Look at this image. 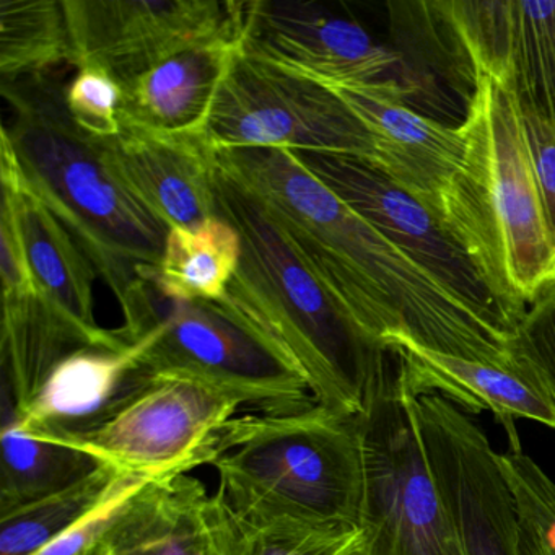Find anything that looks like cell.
Instances as JSON below:
<instances>
[{"label":"cell","mask_w":555,"mask_h":555,"mask_svg":"<svg viewBox=\"0 0 555 555\" xmlns=\"http://www.w3.org/2000/svg\"><path fill=\"white\" fill-rule=\"evenodd\" d=\"M240 48L242 40L230 38L199 44L122 83V125L206 135L214 100Z\"/></svg>","instance_id":"44dd1931"},{"label":"cell","mask_w":555,"mask_h":555,"mask_svg":"<svg viewBox=\"0 0 555 555\" xmlns=\"http://www.w3.org/2000/svg\"><path fill=\"white\" fill-rule=\"evenodd\" d=\"M67 113L80 131L106 141L122 129L121 83L99 67H82L64 87Z\"/></svg>","instance_id":"83f0119b"},{"label":"cell","mask_w":555,"mask_h":555,"mask_svg":"<svg viewBox=\"0 0 555 555\" xmlns=\"http://www.w3.org/2000/svg\"><path fill=\"white\" fill-rule=\"evenodd\" d=\"M311 274L373 337L464 359L506 362L512 336L482 320L402 255L284 149H217Z\"/></svg>","instance_id":"6da1fadb"},{"label":"cell","mask_w":555,"mask_h":555,"mask_svg":"<svg viewBox=\"0 0 555 555\" xmlns=\"http://www.w3.org/2000/svg\"><path fill=\"white\" fill-rule=\"evenodd\" d=\"M242 51L317 82L399 90L411 103L435 90L392 44L311 2L246 0Z\"/></svg>","instance_id":"7c38bea8"},{"label":"cell","mask_w":555,"mask_h":555,"mask_svg":"<svg viewBox=\"0 0 555 555\" xmlns=\"http://www.w3.org/2000/svg\"><path fill=\"white\" fill-rule=\"evenodd\" d=\"M509 356L534 373L555 404V284L529 305L516 324Z\"/></svg>","instance_id":"f1b7e54d"},{"label":"cell","mask_w":555,"mask_h":555,"mask_svg":"<svg viewBox=\"0 0 555 555\" xmlns=\"http://www.w3.org/2000/svg\"><path fill=\"white\" fill-rule=\"evenodd\" d=\"M128 474L102 464L74 486L0 516V555H35L102 505Z\"/></svg>","instance_id":"d4e9b609"},{"label":"cell","mask_w":555,"mask_h":555,"mask_svg":"<svg viewBox=\"0 0 555 555\" xmlns=\"http://www.w3.org/2000/svg\"><path fill=\"white\" fill-rule=\"evenodd\" d=\"M518 112L545 217L555 240V119L534 109L518 108Z\"/></svg>","instance_id":"4dcf8cb0"},{"label":"cell","mask_w":555,"mask_h":555,"mask_svg":"<svg viewBox=\"0 0 555 555\" xmlns=\"http://www.w3.org/2000/svg\"><path fill=\"white\" fill-rule=\"evenodd\" d=\"M217 500L225 555H362L360 528L248 521L233 515L219 496Z\"/></svg>","instance_id":"484cf974"},{"label":"cell","mask_w":555,"mask_h":555,"mask_svg":"<svg viewBox=\"0 0 555 555\" xmlns=\"http://www.w3.org/2000/svg\"><path fill=\"white\" fill-rule=\"evenodd\" d=\"M392 47L438 90L464 99L479 77L518 108L555 119V0H424L388 4Z\"/></svg>","instance_id":"8992f818"},{"label":"cell","mask_w":555,"mask_h":555,"mask_svg":"<svg viewBox=\"0 0 555 555\" xmlns=\"http://www.w3.org/2000/svg\"><path fill=\"white\" fill-rule=\"evenodd\" d=\"M398 352L409 388L415 396L441 395L469 412L487 411L496 418L509 450L521 451L516 422L532 421L555 428V404L534 373L515 359L506 362L464 359L399 340Z\"/></svg>","instance_id":"e0dca14e"},{"label":"cell","mask_w":555,"mask_h":555,"mask_svg":"<svg viewBox=\"0 0 555 555\" xmlns=\"http://www.w3.org/2000/svg\"><path fill=\"white\" fill-rule=\"evenodd\" d=\"M0 395L9 398L15 414H22L37 398L54 366L70 353L90 346H118L96 343L70 324L44 297L28 264L14 203L5 193L0 206Z\"/></svg>","instance_id":"5bb4252c"},{"label":"cell","mask_w":555,"mask_h":555,"mask_svg":"<svg viewBox=\"0 0 555 555\" xmlns=\"http://www.w3.org/2000/svg\"><path fill=\"white\" fill-rule=\"evenodd\" d=\"M288 152L448 294L512 336L515 321L438 210L363 158L330 152Z\"/></svg>","instance_id":"8fae6325"},{"label":"cell","mask_w":555,"mask_h":555,"mask_svg":"<svg viewBox=\"0 0 555 555\" xmlns=\"http://www.w3.org/2000/svg\"><path fill=\"white\" fill-rule=\"evenodd\" d=\"M206 138L217 149L330 152L373 162V141L349 106L320 83L243 53L214 100Z\"/></svg>","instance_id":"30bf717a"},{"label":"cell","mask_w":555,"mask_h":555,"mask_svg":"<svg viewBox=\"0 0 555 555\" xmlns=\"http://www.w3.org/2000/svg\"><path fill=\"white\" fill-rule=\"evenodd\" d=\"M147 477L126 476L115 492L95 509L83 516L69 531L64 532L56 541L48 544L35 555H96L100 542L105 535L106 529L118 515L121 506L128 502L132 493L138 492Z\"/></svg>","instance_id":"f546056e"},{"label":"cell","mask_w":555,"mask_h":555,"mask_svg":"<svg viewBox=\"0 0 555 555\" xmlns=\"http://www.w3.org/2000/svg\"><path fill=\"white\" fill-rule=\"evenodd\" d=\"M119 305V334L138 347L145 372L219 386L258 412L314 401L305 376L219 304L171 300L138 279Z\"/></svg>","instance_id":"52a82bcc"},{"label":"cell","mask_w":555,"mask_h":555,"mask_svg":"<svg viewBox=\"0 0 555 555\" xmlns=\"http://www.w3.org/2000/svg\"><path fill=\"white\" fill-rule=\"evenodd\" d=\"M318 83L339 96L372 135L375 154L370 164L440 212L441 197L463 168L466 155L461 126L424 115L399 90Z\"/></svg>","instance_id":"9a60e30c"},{"label":"cell","mask_w":555,"mask_h":555,"mask_svg":"<svg viewBox=\"0 0 555 555\" xmlns=\"http://www.w3.org/2000/svg\"><path fill=\"white\" fill-rule=\"evenodd\" d=\"M0 181L11 196L27 251L28 264L51 305L77 330L105 346L125 343L118 330L100 326L93 285L95 266L66 227L27 186L8 135L0 132Z\"/></svg>","instance_id":"ac0fdd59"},{"label":"cell","mask_w":555,"mask_h":555,"mask_svg":"<svg viewBox=\"0 0 555 555\" xmlns=\"http://www.w3.org/2000/svg\"><path fill=\"white\" fill-rule=\"evenodd\" d=\"M56 74L0 83L12 121L2 126L22 177L66 227L119 304L160 261L170 230L106 164L99 139L77 128Z\"/></svg>","instance_id":"3957f363"},{"label":"cell","mask_w":555,"mask_h":555,"mask_svg":"<svg viewBox=\"0 0 555 555\" xmlns=\"http://www.w3.org/2000/svg\"><path fill=\"white\" fill-rule=\"evenodd\" d=\"M96 555H225L219 500L188 474L147 480L121 506Z\"/></svg>","instance_id":"d6986e66"},{"label":"cell","mask_w":555,"mask_h":555,"mask_svg":"<svg viewBox=\"0 0 555 555\" xmlns=\"http://www.w3.org/2000/svg\"><path fill=\"white\" fill-rule=\"evenodd\" d=\"M216 495L242 519L360 528L363 456L357 415L317 401L235 417L212 463Z\"/></svg>","instance_id":"5b68a950"},{"label":"cell","mask_w":555,"mask_h":555,"mask_svg":"<svg viewBox=\"0 0 555 555\" xmlns=\"http://www.w3.org/2000/svg\"><path fill=\"white\" fill-rule=\"evenodd\" d=\"M518 515V555H555V482L521 451L499 453Z\"/></svg>","instance_id":"4316f807"},{"label":"cell","mask_w":555,"mask_h":555,"mask_svg":"<svg viewBox=\"0 0 555 555\" xmlns=\"http://www.w3.org/2000/svg\"><path fill=\"white\" fill-rule=\"evenodd\" d=\"M463 168L440 216L515 324L555 284V240L513 96L479 77L464 106Z\"/></svg>","instance_id":"277c9868"},{"label":"cell","mask_w":555,"mask_h":555,"mask_svg":"<svg viewBox=\"0 0 555 555\" xmlns=\"http://www.w3.org/2000/svg\"><path fill=\"white\" fill-rule=\"evenodd\" d=\"M0 516L61 492L95 473L102 463L79 448L25 434L0 405Z\"/></svg>","instance_id":"603a6c76"},{"label":"cell","mask_w":555,"mask_h":555,"mask_svg":"<svg viewBox=\"0 0 555 555\" xmlns=\"http://www.w3.org/2000/svg\"><path fill=\"white\" fill-rule=\"evenodd\" d=\"M139 359L141 352L128 340L118 347H83L54 366L22 414H15L8 398H0V405L25 434L64 440L99 424L142 383L149 372Z\"/></svg>","instance_id":"ffe728a7"},{"label":"cell","mask_w":555,"mask_h":555,"mask_svg":"<svg viewBox=\"0 0 555 555\" xmlns=\"http://www.w3.org/2000/svg\"><path fill=\"white\" fill-rule=\"evenodd\" d=\"M73 66L63 0H0V83Z\"/></svg>","instance_id":"cb8c5ba5"},{"label":"cell","mask_w":555,"mask_h":555,"mask_svg":"<svg viewBox=\"0 0 555 555\" xmlns=\"http://www.w3.org/2000/svg\"><path fill=\"white\" fill-rule=\"evenodd\" d=\"M100 145L113 173L168 230L217 217L216 151L206 135L122 125Z\"/></svg>","instance_id":"2e32d148"},{"label":"cell","mask_w":555,"mask_h":555,"mask_svg":"<svg viewBox=\"0 0 555 555\" xmlns=\"http://www.w3.org/2000/svg\"><path fill=\"white\" fill-rule=\"evenodd\" d=\"M73 66L119 83L217 40H242L246 0H63Z\"/></svg>","instance_id":"4fadbf2b"},{"label":"cell","mask_w":555,"mask_h":555,"mask_svg":"<svg viewBox=\"0 0 555 555\" xmlns=\"http://www.w3.org/2000/svg\"><path fill=\"white\" fill-rule=\"evenodd\" d=\"M240 261V233L217 216L193 229H170L160 261L139 279H147L171 300L217 304L238 272Z\"/></svg>","instance_id":"7402d4cb"},{"label":"cell","mask_w":555,"mask_h":555,"mask_svg":"<svg viewBox=\"0 0 555 555\" xmlns=\"http://www.w3.org/2000/svg\"><path fill=\"white\" fill-rule=\"evenodd\" d=\"M217 216L235 227L242 261L217 301L307 379L318 404L359 415L392 350L301 262L259 201L217 167Z\"/></svg>","instance_id":"7a4b0ae2"},{"label":"cell","mask_w":555,"mask_h":555,"mask_svg":"<svg viewBox=\"0 0 555 555\" xmlns=\"http://www.w3.org/2000/svg\"><path fill=\"white\" fill-rule=\"evenodd\" d=\"M243 408L219 386L149 373L103 421L56 443L128 476H177L212 463L220 434Z\"/></svg>","instance_id":"9c48e42d"},{"label":"cell","mask_w":555,"mask_h":555,"mask_svg":"<svg viewBox=\"0 0 555 555\" xmlns=\"http://www.w3.org/2000/svg\"><path fill=\"white\" fill-rule=\"evenodd\" d=\"M415 404L417 396L392 350L357 415L363 456L362 555H466L431 473Z\"/></svg>","instance_id":"ba28073f"}]
</instances>
